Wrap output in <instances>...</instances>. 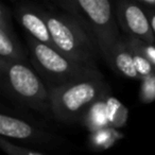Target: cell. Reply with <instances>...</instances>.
Instances as JSON below:
<instances>
[{
	"instance_id": "obj_1",
	"label": "cell",
	"mask_w": 155,
	"mask_h": 155,
	"mask_svg": "<svg viewBox=\"0 0 155 155\" xmlns=\"http://www.w3.org/2000/svg\"><path fill=\"white\" fill-rule=\"evenodd\" d=\"M44 15L58 52L79 64L97 68L99 50L84 26L74 16L49 10H44Z\"/></svg>"
},
{
	"instance_id": "obj_2",
	"label": "cell",
	"mask_w": 155,
	"mask_h": 155,
	"mask_svg": "<svg viewBox=\"0 0 155 155\" xmlns=\"http://www.w3.org/2000/svg\"><path fill=\"white\" fill-rule=\"evenodd\" d=\"M58 5L84 26L105 61L120 39L112 3L108 0H64Z\"/></svg>"
},
{
	"instance_id": "obj_3",
	"label": "cell",
	"mask_w": 155,
	"mask_h": 155,
	"mask_svg": "<svg viewBox=\"0 0 155 155\" xmlns=\"http://www.w3.org/2000/svg\"><path fill=\"white\" fill-rule=\"evenodd\" d=\"M50 112L64 123L82 119L95 101L110 94L103 75L75 81L68 84L50 86Z\"/></svg>"
},
{
	"instance_id": "obj_4",
	"label": "cell",
	"mask_w": 155,
	"mask_h": 155,
	"mask_svg": "<svg viewBox=\"0 0 155 155\" xmlns=\"http://www.w3.org/2000/svg\"><path fill=\"white\" fill-rule=\"evenodd\" d=\"M2 91L13 100L37 112L50 110V91L26 62L0 60Z\"/></svg>"
},
{
	"instance_id": "obj_5",
	"label": "cell",
	"mask_w": 155,
	"mask_h": 155,
	"mask_svg": "<svg viewBox=\"0 0 155 155\" xmlns=\"http://www.w3.org/2000/svg\"><path fill=\"white\" fill-rule=\"evenodd\" d=\"M26 39L33 65L49 82L48 87L102 75L98 68H91L79 64L63 55L54 48L39 43L30 35L26 34Z\"/></svg>"
},
{
	"instance_id": "obj_6",
	"label": "cell",
	"mask_w": 155,
	"mask_h": 155,
	"mask_svg": "<svg viewBox=\"0 0 155 155\" xmlns=\"http://www.w3.org/2000/svg\"><path fill=\"white\" fill-rule=\"evenodd\" d=\"M116 15L127 36L148 44H155V35L151 28L148 14L138 1H118L116 3Z\"/></svg>"
},
{
	"instance_id": "obj_7",
	"label": "cell",
	"mask_w": 155,
	"mask_h": 155,
	"mask_svg": "<svg viewBox=\"0 0 155 155\" xmlns=\"http://www.w3.org/2000/svg\"><path fill=\"white\" fill-rule=\"evenodd\" d=\"M16 17L26 30V34L32 36L39 43L55 49L44 15V9L24 3L16 8Z\"/></svg>"
},
{
	"instance_id": "obj_8",
	"label": "cell",
	"mask_w": 155,
	"mask_h": 155,
	"mask_svg": "<svg viewBox=\"0 0 155 155\" xmlns=\"http://www.w3.org/2000/svg\"><path fill=\"white\" fill-rule=\"evenodd\" d=\"M0 60L26 62L27 55L15 35L10 10L0 5Z\"/></svg>"
},
{
	"instance_id": "obj_9",
	"label": "cell",
	"mask_w": 155,
	"mask_h": 155,
	"mask_svg": "<svg viewBox=\"0 0 155 155\" xmlns=\"http://www.w3.org/2000/svg\"><path fill=\"white\" fill-rule=\"evenodd\" d=\"M0 135L3 138H14L19 140H46L48 135L24 119L11 115H0Z\"/></svg>"
},
{
	"instance_id": "obj_10",
	"label": "cell",
	"mask_w": 155,
	"mask_h": 155,
	"mask_svg": "<svg viewBox=\"0 0 155 155\" xmlns=\"http://www.w3.org/2000/svg\"><path fill=\"white\" fill-rule=\"evenodd\" d=\"M105 62L118 74L131 80H140L135 67L133 50L127 39L120 38L117 41L110 51Z\"/></svg>"
},
{
	"instance_id": "obj_11",
	"label": "cell",
	"mask_w": 155,
	"mask_h": 155,
	"mask_svg": "<svg viewBox=\"0 0 155 155\" xmlns=\"http://www.w3.org/2000/svg\"><path fill=\"white\" fill-rule=\"evenodd\" d=\"M108 95H110V94H108ZM108 95L103 96L97 101L94 102L87 108V110L81 119L82 124L91 133L110 127L107 112H106V98Z\"/></svg>"
},
{
	"instance_id": "obj_12",
	"label": "cell",
	"mask_w": 155,
	"mask_h": 155,
	"mask_svg": "<svg viewBox=\"0 0 155 155\" xmlns=\"http://www.w3.org/2000/svg\"><path fill=\"white\" fill-rule=\"evenodd\" d=\"M123 137V134L119 132V130L114 129L112 127H107L105 129L99 130L94 133H91L89 136V144L91 148L97 151L107 150L113 147L117 141Z\"/></svg>"
},
{
	"instance_id": "obj_13",
	"label": "cell",
	"mask_w": 155,
	"mask_h": 155,
	"mask_svg": "<svg viewBox=\"0 0 155 155\" xmlns=\"http://www.w3.org/2000/svg\"><path fill=\"white\" fill-rule=\"evenodd\" d=\"M106 112L110 127L119 130L127 124L129 110L122 102L110 95L106 98Z\"/></svg>"
},
{
	"instance_id": "obj_14",
	"label": "cell",
	"mask_w": 155,
	"mask_h": 155,
	"mask_svg": "<svg viewBox=\"0 0 155 155\" xmlns=\"http://www.w3.org/2000/svg\"><path fill=\"white\" fill-rule=\"evenodd\" d=\"M139 100L144 104L155 101V72L140 80Z\"/></svg>"
},
{
	"instance_id": "obj_15",
	"label": "cell",
	"mask_w": 155,
	"mask_h": 155,
	"mask_svg": "<svg viewBox=\"0 0 155 155\" xmlns=\"http://www.w3.org/2000/svg\"><path fill=\"white\" fill-rule=\"evenodd\" d=\"M127 41L132 48L139 51L155 68V44H148L134 37L127 36Z\"/></svg>"
},
{
	"instance_id": "obj_16",
	"label": "cell",
	"mask_w": 155,
	"mask_h": 155,
	"mask_svg": "<svg viewBox=\"0 0 155 155\" xmlns=\"http://www.w3.org/2000/svg\"><path fill=\"white\" fill-rule=\"evenodd\" d=\"M0 148L8 155H45L38 151L13 143L3 137H0Z\"/></svg>"
},
{
	"instance_id": "obj_17",
	"label": "cell",
	"mask_w": 155,
	"mask_h": 155,
	"mask_svg": "<svg viewBox=\"0 0 155 155\" xmlns=\"http://www.w3.org/2000/svg\"><path fill=\"white\" fill-rule=\"evenodd\" d=\"M131 47V46H130ZM132 48V47H131ZM134 53V62H135V67L137 70L138 74H139L140 80L143 78L148 77V75L152 74L153 72H155V68L139 51H137L136 49L132 48Z\"/></svg>"
},
{
	"instance_id": "obj_18",
	"label": "cell",
	"mask_w": 155,
	"mask_h": 155,
	"mask_svg": "<svg viewBox=\"0 0 155 155\" xmlns=\"http://www.w3.org/2000/svg\"><path fill=\"white\" fill-rule=\"evenodd\" d=\"M138 3L146 10L155 11V0H138Z\"/></svg>"
},
{
	"instance_id": "obj_19",
	"label": "cell",
	"mask_w": 155,
	"mask_h": 155,
	"mask_svg": "<svg viewBox=\"0 0 155 155\" xmlns=\"http://www.w3.org/2000/svg\"><path fill=\"white\" fill-rule=\"evenodd\" d=\"M146 11H147V14H148L151 28H152V31L155 35V11H151V10H146Z\"/></svg>"
}]
</instances>
